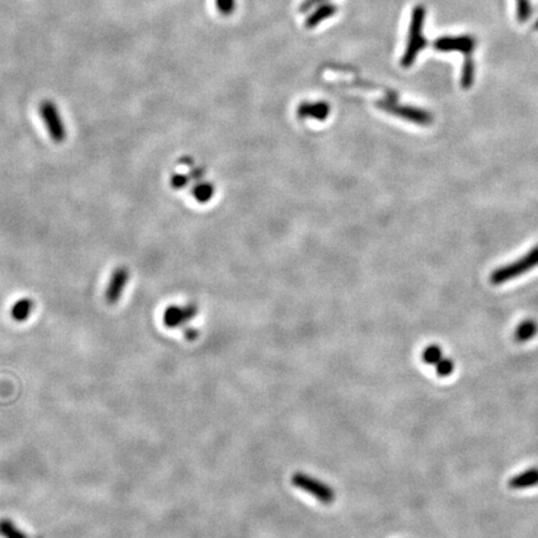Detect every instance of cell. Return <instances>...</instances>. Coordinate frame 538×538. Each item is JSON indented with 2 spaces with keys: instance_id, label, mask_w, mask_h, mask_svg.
<instances>
[{
  "instance_id": "8992f818",
  "label": "cell",
  "mask_w": 538,
  "mask_h": 538,
  "mask_svg": "<svg viewBox=\"0 0 538 538\" xmlns=\"http://www.w3.org/2000/svg\"><path fill=\"white\" fill-rule=\"evenodd\" d=\"M129 278H130V272H129L127 267H118L113 271L110 281H108L106 292H105V299L108 302V304L113 306V304L119 303L121 297L124 295Z\"/></svg>"
},
{
  "instance_id": "ba28073f",
  "label": "cell",
  "mask_w": 538,
  "mask_h": 538,
  "mask_svg": "<svg viewBox=\"0 0 538 538\" xmlns=\"http://www.w3.org/2000/svg\"><path fill=\"white\" fill-rule=\"evenodd\" d=\"M380 106L386 110V111H390V113L402 116L405 119L415 121V122L421 124V125H427V124H430L431 120H432V116H431L430 113H426L424 110H420V108L397 106V104H391L389 101L380 104Z\"/></svg>"
},
{
  "instance_id": "5bb4252c",
  "label": "cell",
  "mask_w": 538,
  "mask_h": 538,
  "mask_svg": "<svg viewBox=\"0 0 538 538\" xmlns=\"http://www.w3.org/2000/svg\"><path fill=\"white\" fill-rule=\"evenodd\" d=\"M475 80V64L472 62L471 55H466L464 66H462V74H461V86L464 89H470Z\"/></svg>"
},
{
  "instance_id": "ffe728a7",
  "label": "cell",
  "mask_w": 538,
  "mask_h": 538,
  "mask_svg": "<svg viewBox=\"0 0 538 538\" xmlns=\"http://www.w3.org/2000/svg\"><path fill=\"white\" fill-rule=\"evenodd\" d=\"M215 6L222 15L228 17L236 9V0H215Z\"/></svg>"
},
{
  "instance_id": "e0dca14e",
  "label": "cell",
  "mask_w": 538,
  "mask_h": 538,
  "mask_svg": "<svg viewBox=\"0 0 538 538\" xmlns=\"http://www.w3.org/2000/svg\"><path fill=\"white\" fill-rule=\"evenodd\" d=\"M441 348L439 346H430L426 348L423 353V360L424 363L429 365H437L442 359Z\"/></svg>"
},
{
  "instance_id": "7402d4cb",
  "label": "cell",
  "mask_w": 538,
  "mask_h": 538,
  "mask_svg": "<svg viewBox=\"0 0 538 538\" xmlns=\"http://www.w3.org/2000/svg\"><path fill=\"white\" fill-rule=\"evenodd\" d=\"M325 0H304L299 6V12L306 13L309 12L312 9L313 6H318V4H322Z\"/></svg>"
},
{
  "instance_id": "44dd1931",
  "label": "cell",
  "mask_w": 538,
  "mask_h": 538,
  "mask_svg": "<svg viewBox=\"0 0 538 538\" xmlns=\"http://www.w3.org/2000/svg\"><path fill=\"white\" fill-rule=\"evenodd\" d=\"M190 181H191L190 176L175 174V175L172 176V178H171V186L174 188H177V190L178 188L181 190V188L186 187Z\"/></svg>"
},
{
  "instance_id": "603a6c76",
  "label": "cell",
  "mask_w": 538,
  "mask_h": 538,
  "mask_svg": "<svg viewBox=\"0 0 538 538\" xmlns=\"http://www.w3.org/2000/svg\"><path fill=\"white\" fill-rule=\"evenodd\" d=\"M204 171L202 170V169H194V170L191 171V174H190V178L191 180H196V181H199V180H202V177H204Z\"/></svg>"
},
{
  "instance_id": "277c9868",
  "label": "cell",
  "mask_w": 538,
  "mask_h": 538,
  "mask_svg": "<svg viewBox=\"0 0 538 538\" xmlns=\"http://www.w3.org/2000/svg\"><path fill=\"white\" fill-rule=\"evenodd\" d=\"M292 483L295 485V488H301L303 491L311 493L322 504H330L335 501L334 490L328 486L327 483H324L323 481L317 480L313 476L297 472L292 477Z\"/></svg>"
},
{
  "instance_id": "d6986e66",
  "label": "cell",
  "mask_w": 538,
  "mask_h": 538,
  "mask_svg": "<svg viewBox=\"0 0 538 538\" xmlns=\"http://www.w3.org/2000/svg\"><path fill=\"white\" fill-rule=\"evenodd\" d=\"M453 369H455V364L450 358H442L441 360L435 365L437 374L441 378H446L448 375L453 374Z\"/></svg>"
},
{
  "instance_id": "6da1fadb",
  "label": "cell",
  "mask_w": 538,
  "mask_h": 538,
  "mask_svg": "<svg viewBox=\"0 0 538 538\" xmlns=\"http://www.w3.org/2000/svg\"><path fill=\"white\" fill-rule=\"evenodd\" d=\"M425 14L424 6H416L413 8L410 28H409L408 45L402 59V65L404 68L411 66L415 63L420 51L427 45L425 36L423 35Z\"/></svg>"
},
{
  "instance_id": "52a82bcc",
  "label": "cell",
  "mask_w": 538,
  "mask_h": 538,
  "mask_svg": "<svg viewBox=\"0 0 538 538\" xmlns=\"http://www.w3.org/2000/svg\"><path fill=\"white\" fill-rule=\"evenodd\" d=\"M197 312L199 309L194 304L169 306L164 313V324L167 328H178L196 317Z\"/></svg>"
},
{
  "instance_id": "d4e9b609",
  "label": "cell",
  "mask_w": 538,
  "mask_h": 538,
  "mask_svg": "<svg viewBox=\"0 0 538 538\" xmlns=\"http://www.w3.org/2000/svg\"><path fill=\"white\" fill-rule=\"evenodd\" d=\"M535 29H537L538 30V20L536 22V24H535Z\"/></svg>"
},
{
  "instance_id": "cb8c5ba5",
  "label": "cell",
  "mask_w": 538,
  "mask_h": 538,
  "mask_svg": "<svg viewBox=\"0 0 538 538\" xmlns=\"http://www.w3.org/2000/svg\"><path fill=\"white\" fill-rule=\"evenodd\" d=\"M185 334H186V338H187L188 340H194L197 338L199 333H197V330H194V329H187V330L185 332Z\"/></svg>"
},
{
  "instance_id": "2e32d148",
  "label": "cell",
  "mask_w": 538,
  "mask_h": 538,
  "mask_svg": "<svg viewBox=\"0 0 538 538\" xmlns=\"http://www.w3.org/2000/svg\"><path fill=\"white\" fill-rule=\"evenodd\" d=\"M213 193H215L213 185L208 183V182L197 183L192 190V194L194 196V199H197L201 204L208 202L212 199Z\"/></svg>"
},
{
  "instance_id": "4fadbf2b",
  "label": "cell",
  "mask_w": 538,
  "mask_h": 538,
  "mask_svg": "<svg viewBox=\"0 0 538 538\" xmlns=\"http://www.w3.org/2000/svg\"><path fill=\"white\" fill-rule=\"evenodd\" d=\"M538 325L535 320H525L522 322L515 332V339L518 343H525L532 339L537 334Z\"/></svg>"
},
{
  "instance_id": "5b68a950",
  "label": "cell",
  "mask_w": 538,
  "mask_h": 538,
  "mask_svg": "<svg viewBox=\"0 0 538 538\" xmlns=\"http://www.w3.org/2000/svg\"><path fill=\"white\" fill-rule=\"evenodd\" d=\"M435 49L442 52L448 51H460L465 55H471L475 50L476 39L471 35H461V36H442L435 40L434 43Z\"/></svg>"
},
{
  "instance_id": "ac0fdd59",
  "label": "cell",
  "mask_w": 538,
  "mask_h": 538,
  "mask_svg": "<svg viewBox=\"0 0 538 538\" xmlns=\"http://www.w3.org/2000/svg\"><path fill=\"white\" fill-rule=\"evenodd\" d=\"M517 19L520 23H526L532 15V6L530 0H516Z\"/></svg>"
},
{
  "instance_id": "8fae6325",
  "label": "cell",
  "mask_w": 538,
  "mask_h": 538,
  "mask_svg": "<svg viewBox=\"0 0 538 538\" xmlns=\"http://www.w3.org/2000/svg\"><path fill=\"white\" fill-rule=\"evenodd\" d=\"M329 113V106L325 102H318V104H302L298 108V115L301 118H316L318 120H324Z\"/></svg>"
},
{
  "instance_id": "30bf717a",
  "label": "cell",
  "mask_w": 538,
  "mask_h": 538,
  "mask_svg": "<svg viewBox=\"0 0 538 538\" xmlns=\"http://www.w3.org/2000/svg\"><path fill=\"white\" fill-rule=\"evenodd\" d=\"M337 10H338L337 6L334 4H330V3L318 6L317 9L309 17H306V28H316L317 25L322 23L325 19L333 17Z\"/></svg>"
},
{
  "instance_id": "7a4b0ae2",
  "label": "cell",
  "mask_w": 538,
  "mask_h": 538,
  "mask_svg": "<svg viewBox=\"0 0 538 538\" xmlns=\"http://www.w3.org/2000/svg\"><path fill=\"white\" fill-rule=\"evenodd\" d=\"M538 266V246L533 247L532 250H530L527 255L521 257L520 260L507 264V266L501 267L499 269H496L495 272L491 274V283L499 284L504 283L507 281H511L514 278L522 276L523 273L531 271L532 268Z\"/></svg>"
},
{
  "instance_id": "7c38bea8",
  "label": "cell",
  "mask_w": 538,
  "mask_h": 538,
  "mask_svg": "<svg viewBox=\"0 0 538 538\" xmlns=\"http://www.w3.org/2000/svg\"><path fill=\"white\" fill-rule=\"evenodd\" d=\"M34 311V302L30 298H23L17 301L12 308V318L15 322L23 323L28 320V318L31 316Z\"/></svg>"
},
{
  "instance_id": "9a60e30c",
  "label": "cell",
  "mask_w": 538,
  "mask_h": 538,
  "mask_svg": "<svg viewBox=\"0 0 538 538\" xmlns=\"http://www.w3.org/2000/svg\"><path fill=\"white\" fill-rule=\"evenodd\" d=\"M0 536L3 538H29L22 530L15 526L14 522L8 518L0 520Z\"/></svg>"
},
{
  "instance_id": "9c48e42d",
  "label": "cell",
  "mask_w": 538,
  "mask_h": 538,
  "mask_svg": "<svg viewBox=\"0 0 538 538\" xmlns=\"http://www.w3.org/2000/svg\"><path fill=\"white\" fill-rule=\"evenodd\" d=\"M511 490H526L538 485V467H530L521 474L512 476L509 481Z\"/></svg>"
},
{
  "instance_id": "3957f363",
  "label": "cell",
  "mask_w": 538,
  "mask_h": 538,
  "mask_svg": "<svg viewBox=\"0 0 538 538\" xmlns=\"http://www.w3.org/2000/svg\"><path fill=\"white\" fill-rule=\"evenodd\" d=\"M39 113L51 140L55 143H63L66 139V129L57 105L50 100H44L39 105Z\"/></svg>"
}]
</instances>
